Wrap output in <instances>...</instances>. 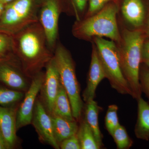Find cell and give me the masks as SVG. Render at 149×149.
<instances>
[{
    "instance_id": "1",
    "label": "cell",
    "mask_w": 149,
    "mask_h": 149,
    "mask_svg": "<svg viewBox=\"0 0 149 149\" xmlns=\"http://www.w3.org/2000/svg\"><path fill=\"white\" fill-rule=\"evenodd\" d=\"M13 50L22 70L29 77L42 71L52 58L42 25L36 22L13 35Z\"/></svg>"
},
{
    "instance_id": "2",
    "label": "cell",
    "mask_w": 149,
    "mask_h": 149,
    "mask_svg": "<svg viewBox=\"0 0 149 149\" xmlns=\"http://www.w3.org/2000/svg\"><path fill=\"white\" fill-rule=\"evenodd\" d=\"M118 10L116 3H108L95 14L76 20L72 26V35L76 38L85 40L97 37H107L120 44L122 37L116 20Z\"/></svg>"
},
{
    "instance_id": "3",
    "label": "cell",
    "mask_w": 149,
    "mask_h": 149,
    "mask_svg": "<svg viewBox=\"0 0 149 149\" xmlns=\"http://www.w3.org/2000/svg\"><path fill=\"white\" fill-rule=\"evenodd\" d=\"M144 42L141 30L126 29L123 32L120 48H118L123 73L132 92V97L136 100L141 97L142 93L139 73Z\"/></svg>"
},
{
    "instance_id": "4",
    "label": "cell",
    "mask_w": 149,
    "mask_h": 149,
    "mask_svg": "<svg viewBox=\"0 0 149 149\" xmlns=\"http://www.w3.org/2000/svg\"><path fill=\"white\" fill-rule=\"evenodd\" d=\"M53 57L61 83L69 98L73 117L76 120H79L84 105L80 96V86L72 56L63 45L58 42L54 51Z\"/></svg>"
},
{
    "instance_id": "5",
    "label": "cell",
    "mask_w": 149,
    "mask_h": 149,
    "mask_svg": "<svg viewBox=\"0 0 149 149\" xmlns=\"http://www.w3.org/2000/svg\"><path fill=\"white\" fill-rule=\"evenodd\" d=\"M42 0H15L6 5L0 19V32L14 35L38 22Z\"/></svg>"
},
{
    "instance_id": "6",
    "label": "cell",
    "mask_w": 149,
    "mask_h": 149,
    "mask_svg": "<svg viewBox=\"0 0 149 149\" xmlns=\"http://www.w3.org/2000/svg\"><path fill=\"white\" fill-rule=\"evenodd\" d=\"M93 41L106 77L112 88L121 95L132 96V92L123 73L119 49L115 42L99 37L93 38Z\"/></svg>"
},
{
    "instance_id": "7",
    "label": "cell",
    "mask_w": 149,
    "mask_h": 149,
    "mask_svg": "<svg viewBox=\"0 0 149 149\" xmlns=\"http://www.w3.org/2000/svg\"><path fill=\"white\" fill-rule=\"evenodd\" d=\"M63 11L62 0H42L38 20L45 33L48 46L53 53L58 43L59 19Z\"/></svg>"
},
{
    "instance_id": "8",
    "label": "cell",
    "mask_w": 149,
    "mask_h": 149,
    "mask_svg": "<svg viewBox=\"0 0 149 149\" xmlns=\"http://www.w3.org/2000/svg\"><path fill=\"white\" fill-rule=\"evenodd\" d=\"M45 76V72L41 71L32 77L31 84L24 96L23 101L17 110V130L32 123L36 98L41 90Z\"/></svg>"
},
{
    "instance_id": "9",
    "label": "cell",
    "mask_w": 149,
    "mask_h": 149,
    "mask_svg": "<svg viewBox=\"0 0 149 149\" xmlns=\"http://www.w3.org/2000/svg\"><path fill=\"white\" fill-rule=\"evenodd\" d=\"M26 77L15 55L0 61V83L14 90L22 91L28 88Z\"/></svg>"
},
{
    "instance_id": "10",
    "label": "cell",
    "mask_w": 149,
    "mask_h": 149,
    "mask_svg": "<svg viewBox=\"0 0 149 149\" xmlns=\"http://www.w3.org/2000/svg\"><path fill=\"white\" fill-rule=\"evenodd\" d=\"M32 123L41 141L54 148H60L54 135L51 116L39 100L35 102Z\"/></svg>"
},
{
    "instance_id": "11",
    "label": "cell",
    "mask_w": 149,
    "mask_h": 149,
    "mask_svg": "<svg viewBox=\"0 0 149 149\" xmlns=\"http://www.w3.org/2000/svg\"><path fill=\"white\" fill-rule=\"evenodd\" d=\"M45 78L41 91L43 104L50 115L52 113L54 103L58 93L61 82L58 70L54 57L45 67Z\"/></svg>"
},
{
    "instance_id": "12",
    "label": "cell",
    "mask_w": 149,
    "mask_h": 149,
    "mask_svg": "<svg viewBox=\"0 0 149 149\" xmlns=\"http://www.w3.org/2000/svg\"><path fill=\"white\" fill-rule=\"evenodd\" d=\"M105 78L104 70L99 58L95 46L93 43L87 86L83 95V101L85 102L94 100L98 85Z\"/></svg>"
},
{
    "instance_id": "13",
    "label": "cell",
    "mask_w": 149,
    "mask_h": 149,
    "mask_svg": "<svg viewBox=\"0 0 149 149\" xmlns=\"http://www.w3.org/2000/svg\"><path fill=\"white\" fill-rule=\"evenodd\" d=\"M15 107H3L0 106V130L6 143L7 149L16 146V112Z\"/></svg>"
},
{
    "instance_id": "14",
    "label": "cell",
    "mask_w": 149,
    "mask_h": 149,
    "mask_svg": "<svg viewBox=\"0 0 149 149\" xmlns=\"http://www.w3.org/2000/svg\"><path fill=\"white\" fill-rule=\"evenodd\" d=\"M123 16L130 25L141 27L145 18V6L141 0H123L121 6Z\"/></svg>"
},
{
    "instance_id": "15",
    "label": "cell",
    "mask_w": 149,
    "mask_h": 149,
    "mask_svg": "<svg viewBox=\"0 0 149 149\" xmlns=\"http://www.w3.org/2000/svg\"><path fill=\"white\" fill-rule=\"evenodd\" d=\"M54 135L59 144L63 140L77 133L79 125L76 120H70L55 115H51Z\"/></svg>"
},
{
    "instance_id": "16",
    "label": "cell",
    "mask_w": 149,
    "mask_h": 149,
    "mask_svg": "<svg viewBox=\"0 0 149 149\" xmlns=\"http://www.w3.org/2000/svg\"><path fill=\"white\" fill-rule=\"evenodd\" d=\"M138 101V117L135 125V135L137 139L149 140V104L142 97Z\"/></svg>"
},
{
    "instance_id": "17",
    "label": "cell",
    "mask_w": 149,
    "mask_h": 149,
    "mask_svg": "<svg viewBox=\"0 0 149 149\" xmlns=\"http://www.w3.org/2000/svg\"><path fill=\"white\" fill-rule=\"evenodd\" d=\"M85 103L84 107V119L91 127L96 141L101 148H102L103 146V137L100 130L98 122L99 113L101 107L99 106L97 102L94 100Z\"/></svg>"
},
{
    "instance_id": "18",
    "label": "cell",
    "mask_w": 149,
    "mask_h": 149,
    "mask_svg": "<svg viewBox=\"0 0 149 149\" xmlns=\"http://www.w3.org/2000/svg\"><path fill=\"white\" fill-rule=\"evenodd\" d=\"M52 115L70 120H76L72 115L69 98L61 83L54 103L52 113L51 115Z\"/></svg>"
},
{
    "instance_id": "19",
    "label": "cell",
    "mask_w": 149,
    "mask_h": 149,
    "mask_svg": "<svg viewBox=\"0 0 149 149\" xmlns=\"http://www.w3.org/2000/svg\"><path fill=\"white\" fill-rule=\"evenodd\" d=\"M77 135L81 149H99L100 145L96 141L94 133L85 119L81 120Z\"/></svg>"
},
{
    "instance_id": "20",
    "label": "cell",
    "mask_w": 149,
    "mask_h": 149,
    "mask_svg": "<svg viewBox=\"0 0 149 149\" xmlns=\"http://www.w3.org/2000/svg\"><path fill=\"white\" fill-rule=\"evenodd\" d=\"M22 91L13 90L0 85V106L3 107L15 106L24 97Z\"/></svg>"
},
{
    "instance_id": "21",
    "label": "cell",
    "mask_w": 149,
    "mask_h": 149,
    "mask_svg": "<svg viewBox=\"0 0 149 149\" xmlns=\"http://www.w3.org/2000/svg\"><path fill=\"white\" fill-rule=\"evenodd\" d=\"M118 149H128L132 146L133 141L128 136L123 125H119L111 135Z\"/></svg>"
},
{
    "instance_id": "22",
    "label": "cell",
    "mask_w": 149,
    "mask_h": 149,
    "mask_svg": "<svg viewBox=\"0 0 149 149\" xmlns=\"http://www.w3.org/2000/svg\"><path fill=\"white\" fill-rule=\"evenodd\" d=\"M14 56L12 36L0 32V61L10 58Z\"/></svg>"
},
{
    "instance_id": "23",
    "label": "cell",
    "mask_w": 149,
    "mask_h": 149,
    "mask_svg": "<svg viewBox=\"0 0 149 149\" xmlns=\"http://www.w3.org/2000/svg\"><path fill=\"white\" fill-rule=\"evenodd\" d=\"M118 107L116 105L109 106L105 117L106 128L111 136L114 130L120 124L118 116Z\"/></svg>"
},
{
    "instance_id": "24",
    "label": "cell",
    "mask_w": 149,
    "mask_h": 149,
    "mask_svg": "<svg viewBox=\"0 0 149 149\" xmlns=\"http://www.w3.org/2000/svg\"><path fill=\"white\" fill-rule=\"evenodd\" d=\"M139 81L141 91L149 99V68H140L139 73Z\"/></svg>"
},
{
    "instance_id": "25",
    "label": "cell",
    "mask_w": 149,
    "mask_h": 149,
    "mask_svg": "<svg viewBox=\"0 0 149 149\" xmlns=\"http://www.w3.org/2000/svg\"><path fill=\"white\" fill-rule=\"evenodd\" d=\"M72 8V14L75 16L76 20L82 19L88 0H70Z\"/></svg>"
},
{
    "instance_id": "26",
    "label": "cell",
    "mask_w": 149,
    "mask_h": 149,
    "mask_svg": "<svg viewBox=\"0 0 149 149\" xmlns=\"http://www.w3.org/2000/svg\"><path fill=\"white\" fill-rule=\"evenodd\" d=\"M111 0H88L89 6L85 17H88L95 14L102 9Z\"/></svg>"
},
{
    "instance_id": "27",
    "label": "cell",
    "mask_w": 149,
    "mask_h": 149,
    "mask_svg": "<svg viewBox=\"0 0 149 149\" xmlns=\"http://www.w3.org/2000/svg\"><path fill=\"white\" fill-rule=\"evenodd\" d=\"M59 147L61 149H81L77 133L62 141Z\"/></svg>"
},
{
    "instance_id": "28",
    "label": "cell",
    "mask_w": 149,
    "mask_h": 149,
    "mask_svg": "<svg viewBox=\"0 0 149 149\" xmlns=\"http://www.w3.org/2000/svg\"><path fill=\"white\" fill-rule=\"evenodd\" d=\"M141 63L149 68V40L144 42L143 45Z\"/></svg>"
},
{
    "instance_id": "29",
    "label": "cell",
    "mask_w": 149,
    "mask_h": 149,
    "mask_svg": "<svg viewBox=\"0 0 149 149\" xmlns=\"http://www.w3.org/2000/svg\"><path fill=\"white\" fill-rule=\"evenodd\" d=\"M0 149H7L6 143L0 130Z\"/></svg>"
},
{
    "instance_id": "30",
    "label": "cell",
    "mask_w": 149,
    "mask_h": 149,
    "mask_svg": "<svg viewBox=\"0 0 149 149\" xmlns=\"http://www.w3.org/2000/svg\"><path fill=\"white\" fill-rule=\"evenodd\" d=\"M5 6V5L0 3V19H1V17L2 15Z\"/></svg>"
},
{
    "instance_id": "31",
    "label": "cell",
    "mask_w": 149,
    "mask_h": 149,
    "mask_svg": "<svg viewBox=\"0 0 149 149\" xmlns=\"http://www.w3.org/2000/svg\"><path fill=\"white\" fill-rule=\"evenodd\" d=\"M15 0H0V3L3 4L4 5H6L7 4Z\"/></svg>"
},
{
    "instance_id": "32",
    "label": "cell",
    "mask_w": 149,
    "mask_h": 149,
    "mask_svg": "<svg viewBox=\"0 0 149 149\" xmlns=\"http://www.w3.org/2000/svg\"><path fill=\"white\" fill-rule=\"evenodd\" d=\"M148 32L149 34V20L148 22Z\"/></svg>"
}]
</instances>
